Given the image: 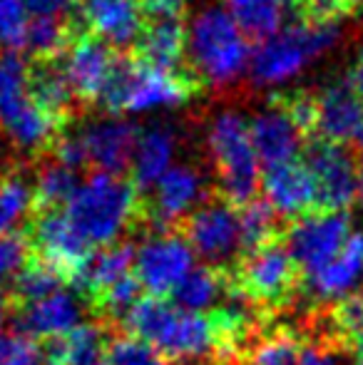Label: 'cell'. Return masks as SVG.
Wrapping results in <instances>:
<instances>
[{"mask_svg": "<svg viewBox=\"0 0 363 365\" xmlns=\"http://www.w3.org/2000/svg\"><path fill=\"white\" fill-rule=\"evenodd\" d=\"M135 259H137V246L132 239H122L117 244L92 249V254L83 264L80 274L75 276L70 289L83 298L90 311V306L102 293H107L117 281L135 271Z\"/></svg>", "mask_w": 363, "mask_h": 365, "instance_id": "cell-19", "label": "cell"}, {"mask_svg": "<svg viewBox=\"0 0 363 365\" xmlns=\"http://www.w3.org/2000/svg\"><path fill=\"white\" fill-rule=\"evenodd\" d=\"M351 234L354 231H351L349 212H311L296 221H289L286 246L309 279L344 251Z\"/></svg>", "mask_w": 363, "mask_h": 365, "instance_id": "cell-9", "label": "cell"}, {"mask_svg": "<svg viewBox=\"0 0 363 365\" xmlns=\"http://www.w3.org/2000/svg\"><path fill=\"white\" fill-rule=\"evenodd\" d=\"M359 197L363 204V154H361V162H359Z\"/></svg>", "mask_w": 363, "mask_h": 365, "instance_id": "cell-44", "label": "cell"}, {"mask_svg": "<svg viewBox=\"0 0 363 365\" xmlns=\"http://www.w3.org/2000/svg\"><path fill=\"white\" fill-rule=\"evenodd\" d=\"M140 127L125 117H102L92 120L80 130L90 157L92 172H110L120 177H130L132 159H135Z\"/></svg>", "mask_w": 363, "mask_h": 365, "instance_id": "cell-13", "label": "cell"}, {"mask_svg": "<svg viewBox=\"0 0 363 365\" xmlns=\"http://www.w3.org/2000/svg\"><path fill=\"white\" fill-rule=\"evenodd\" d=\"M274 102H279L289 117L296 122L301 132H304L306 140L316 135V117H319V105H316V95L314 92H289V95H274Z\"/></svg>", "mask_w": 363, "mask_h": 365, "instance_id": "cell-34", "label": "cell"}, {"mask_svg": "<svg viewBox=\"0 0 363 365\" xmlns=\"http://www.w3.org/2000/svg\"><path fill=\"white\" fill-rule=\"evenodd\" d=\"M232 284L272 318L296 311L304 301L306 276L286 246V234L237 261Z\"/></svg>", "mask_w": 363, "mask_h": 365, "instance_id": "cell-5", "label": "cell"}, {"mask_svg": "<svg viewBox=\"0 0 363 365\" xmlns=\"http://www.w3.org/2000/svg\"><path fill=\"white\" fill-rule=\"evenodd\" d=\"M28 87L33 102L58 122L63 130H68L70 122L80 112V105L75 100V92L70 87V80L65 75L63 58L58 60H28Z\"/></svg>", "mask_w": 363, "mask_h": 365, "instance_id": "cell-20", "label": "cell"}, {"mask_svg": "<svg viewBox=\"0 0 363 365\" xmlns=\"http://www.w3.org/2000/svg\"><path fill=\"white\" fill-rule=\"evenodd\" d=\"M85 301L73 289L58 291L53 296L43 298L38 303H28V306L10 308V318H13V328L25 336H33L38 341H48L55 336H65L73 328L80 326V318L85 311Z\"/></svg>", "mask_w": 363, "mask_h": 365, "instance_id": "cell-16", "label": "cell"}, {"mask_svg": "<svg viewBox=\"0 0 363 365\" xmlns=\"http://www.w3.org/2000/svg\"><path fill=\"white\" fill-rule=\"evenodd\" d=\"M80 172L65 167L63 162H58L50 154H43L38 159L35 167V212H53V209H65L68 202L75 197V192L80 189Z\"/></svg>", "mask_w": 363, "mask_h": 365, "instance_id": "cell-27", "label": "cell"}, {"mask_svg": "<svg viewBox=\"0 0 363 365\" xmlns=\"http://www.w3.org/2000/svg\"><path fill=\"white\" fill-rule=\"evenodd\" d=\"M363 274V234H351L349 244L339 256L319 274L309 276L304 286V296L309 303H331L346 296V291Z\"/></svg>", "mask_w": 363, "mask_h": 365, "instance_id": "cell-23", "label": "cell"}, {"mask_svg": "<svg viewBox=\"0 0 363 365\" xmlns=\"http://www.w3.org/2000/svg\"><path fill=\"white\" fill-rule=\"evenodd\" d=\"M232 289V274L219 266H194L187 276L175 286L170 293V301L182 311L192 313H209L217 306H222Z\"/></svg>", "mask_w": 363, "mask_h": 365, "instance_id": "cell-25", "label": "cell"}, {"mask_svg": "<svg viewBox=\"0 0 363 365\" xmlns=\"http://www.w3.org/2000/svg\"><path fill=\"white\" fill-rule=\"evenodd\" d=\"M33 18H75L80 0H25Z\"/></svg>", "mask_w": 363, "mask_h": 365, "instance_id": "cell-36", "label": "cell"}, {"mask_svg": "<svg viewBox=\"0 0 363 365\" xmlns=\"http://www.w3.org/2000/svg\"><path fill=\"white\" fill-rule=\"evenodd\" d=\"M334 358H336V353L329 351V348L314 346V343H306L304 358H301L299 365H336Z\"/></svg>", "mask_w": 363, "mask_h": 365, "instance_id": "cell-39", "label": "cell"}, {"mask_svg": "<svg viewBox=\"0 0 363 365\" xmlns=\"http://www.w3.org/2000/svg\"><path fill=\"white\" fill-rule=\"evenodd\" d=\"M227 13L237 20L242 33L254 43H264L279 33L296 8L294 0H222Z\"/></svg>", "mask_w": 363, "mask_h": 365, "instance_id": "cell-26", "label": "cell"}, {"mask_svg": "<svg viewBox=\"0 0 363 365\" xmlns=\"http://www.w3.org/2000/svg\"><path fill=\"white\" fill-rule=\"evenodd\" d=\"M28 5L25 0H0V45L8 50H20L28 28Z\"/></svg>", "mask_w": 363, "mask_h": 365, "instance_id": "cell-35", "label": "cell"}, {"mask_svg": "<svg viewBox=\"0 0 363 365\" xmlns=\"http://www.w3.org/2000/svg\"><path fill=\"white\" fill-rule=\"evenodd\" d=\"M301 162L309 167L316 187L314 212H349L359 197V164L346 145L311 137Z\"/></svg>", "mask_w": 363, "mask_h": 365, "instance_id": "cell-8", "label": "cell"}, {"mask_svg": "<svg viewBox=\"0 0 363 365\" xmlns=\"http://www.w3.org/2000/svg\"><path fill=\"white\" fill-rule=\"evenodd\" d=\"M356 365H363V353L361 356H356Z\"/></svg>", "mask_w": 363, "mask_h": 365, "instance_id": "cell-45", "label": "cell"}, {"mask_svg": "<svg viewBox=\"0 0 363 365\" xmlns=\"http://www.w3.org/2000/svg\"><path fill=\"white\" fill-rule=\"evenodd\" d=\"M341 18H356L363 13V0H341Z\"/></svg>", "mask_w": 363, "mask_h": 365, "instance_id": "cell-41", "label": "cell"}, {"mask_svg": "<svg viewBox=\"0 0 363 365\" xmlns=\"http://www.w3.org/2000/svg\"><path fill=\"white\" fill-rule=\"evenodd\" d=\"M25 234L33 246V254L40 261H45L53 271H58L65 284L73 286L75 276L80 274L92 249L73 229L65 209L35 212L25 224Z\"/></svg>", "mask_w": 363, "mask_h": 365, "instance_id": "cell-10", "label": "cell"}, {"mask_svg": "<svg viewBox=\"0 0 363 365\" xmlns=\"http://www.w3.org/2000/svg\"><path fill=\"white\" fill-rule=\"evenodd\" d=\"M339 5H341V0H294L296 13L306 15V18H334V20H341Z\"/></svg>", "mask_w": 363, "mask_h": 365, "instance_id": "cell-38", "label": "cell"}, {"mask_svg": "<svg viewBox=\"0 0 363 365\" xmlns=\"http://www.w3.org/2000/svg\"><path fill=\"white\" fill-rule=\"evenodd\" d=\"M0 365H48L43 341L18 331L0 336Z\"/></svg>", "mask_w": 363, "mask_h": 365, "instance_id": "cell-32", "label": "cell"}, {"mask_svg": "<svg viewBox=\"0 0 363 365\" xmlns=\"http://www.w3.org/2000/svg\"><path fill=\"white\" fill-rule=\"evenodd\" d=\"M341 35V20L306 18L294 13V18L276 35L257 43L249 60V73L257 87L279 85L299 75L319 55L334 48Z\"/></svg>", "mask_w": 363, "mask_h": 365, "instance_id": "cell-4", "label": "cell"}, {"mask_svg": "<svg viewBox=\"0 0 363 365\" xmlns=\"http://www.w3.org/2000/svg\"><path fill=\"white\" fill-rule=\"evenodd\" d=\"M239 221H242V259L281 239L289 226L264 197H257L247 207L239 209Z\"/></svg>", "mask_w": 363, "mask_h": 365, "instance_id": "cell-30", "label": "cell"}, {"mask_svg": "<svg viewBox=\"0 0 363 365\" xmlns=\"http://www.w3.org/2000/svg\"><path fill=\"white\" fill-rule=\"evenodd\" d=\"M5 316H8V301H5V291H0V328L5 323Z\"/></svg>", "mask_w": 363, "mask_h": 365, "instance_id": "cell-42", "label": "cell"}, {"mask_svg": "<svg viewBox=\"0 0 363 365\" xmlns=\"http://www.w3.org/2000/svg\"><path fill=\"white\" fill-rule=\"evenodd\" d=\"M105 361L107 365H175L157 348L120 328H105Z\"/></svg>", "mask_w": 363, "mask_h": 365, "instance_id": "cell-31", "label": "cell"}, {"mask_svg": "<svg viewBox=\"0 0 363 365\" xmlns=\"http://www.w3.org/2000/svg\"><path fill=\"white\" fill-rule=\"evenodd\" d=\"M115 58L117 50L97 35L88 33V30L73 40L68 53L63 55V65L80 110L97 107V100L105 90V82L112 73Z\"/></svg>", "mask_w": 363, "mask_h": 365, "instance_id": "cell-12", "label": "cell"}, {"mask_svg": "<svg viewBox=\"0 0 363 365\" xmlns=\"http://www.w3.org/2000/svg\"><path fill=\"white\" fill-rule=\"evenodd\" d=\"M194 251L180 231L145 236L137 249L135 276L150 296L170 298L175 286L194 269Z\"/></svg>", "mask_w": 363, "mask_h": 365, "instance_id": "cell-11", "label": "cell"}, {"mask_svg": "<svg viewBox=\"0 0 363 365\" xmlns=\"http://www.w3.org/2000/svg\"><path fill=\"white\" fill-rule=\"evenodd\" d=\"M351 82H354V87L363 97V45L359 50V58H356V63H354V70H351Z\"/></svg>", "mask_w": 363, "mask_h": 365, "instance_id": "cell-40", "label": "cell"}, {"mask_svg": "<svg viewBox=\"0 0 363 365\" xmlns=\"http://www.w3.org/2000/svg\"><path fill=\"white\" fill-rule=\"evenodd\" d=\"M33 259V246L25 229L0 236V281H13L15 274Z\"/></svg>", "mask_w": 363, "mask_h": 365, "instance_id": "cell-33", "label": "cell"}, {"mask_svg": "<svg viewBox=\"0 0 363 365\" xmlns=\"http://www.w3.org/2000/svg\"><path fill=\"white\" fill-rule=\"evenodd\" d=\"M3 152H5V147H3V137H0V172H5V169L13 167V162H5L3 159Z\"/></svg>", "mask_w": 363, "mask_h": 365, "instance_id": "cell-43", "label": "cell"}, {"mask_svg": "<svg viewBox=\"0 0 363 365\" xmlns=\"http://www.w3.org/2000/svg\"><path fill=\"white\" fill-rule=\"evenodd\" d=\"M65 281L60 279L58 271L50 269L45 261H40L33 254V259L15 274V279L5 289V301H8V311L18 306H28V303H38L43 298L53 296V293L65 289Z\"/></svg>", "mask_w": 363, "mask_h": 365, "instance_id": "cell-29", "label": "cell"}, {"mask_svg": "<svg viewBox=\"0 0 363 365\" xmlns=\"http://www.w3.org/2000/svg\"><path fill=\"white\" fill-rule=\"evenodd\" d=\"M145 20H184L187 0H140Z\"/></svg>", "mask_w": 363, "mask_h": 365, "instance_id": "cell-37", "label": "cell"}, {"mask_svg": "<svg viewBox=\"0 0 363 365\" xmlns=\"http://www.w3.org/2000/svg\"><path fill=\"white\" fill-rule=\"evenodd\" d=\"M207 149L217 174V194L237 209L254 202L262 189V162L252 142L247 117L234 110L219 112L207 132Z\"/></svg>", "mask_w": 363, "mask_h": 365, "instance_id": "cell-6", "label": "cell"}, {"mask_svg": "<svg viewBox=\"0 0 363 365\" xmlns=\"http://www.w3.org/2000/svg\"><path fill=\"white\" fill-rule=\"evenodd\" d=\"M204 85L189 70L167 73L137 60L132 53H117L112 73L105 82L97 107L107 115L120 117L155 107H172L197 97Z\"/></svg>", "mask_w": 363, "mask_h": 365, "instance_id": "cell-2", "label": "cell"}, {"mask_svg": "<svg viewBox=\"0 0 363 365\" xmlns=\"http://www.w3.org/2000/svg\"><path fill=\"white\" fill-rule=\"evenodd\" d=\"M142 63L167 73L187 70V20H145V28L132 48Z\"/></svg>", "mask_w": 363, "mask_h": 365, "instance_id": "cell-21", "label": "cell"}, {"mask_svg": "<svg viewBox=\"0 0 363 365\" xmlns=\"http://www.w3.org/2000/svg\"><path fill=\"white\" fill-rule=\"evenodd\" d=\"M28 70L30 63L20 50H8L0 55V130L5 132L38 110L30 97Z\"/></svg>", "mask_w": 363, "mask_h": 365, "instance_id": "cell-24", "label": "cell"}, {"mask_svg": "<svg viewBox=\"0 0 363 365\" xmlns=\"http://www.w3.org/2000/svg\"><path fill=\"white\" fill-rule=\"evenodd\" d=\"M80 23L117 53H132L145 28L140 0H80Z\"/></svg>", "mask_w": 363, "mask_h": 365, "instance_id": "cell-14", "label": "cell"}, {"mask_svg": "<svg viewBox=\"0 0 363 365\" xmlns=\"http://www.w3.org/2000/svg\"><path fill=\"white\" fill-rule=\"evenodd\" d=\"M249 130H252V142L259 162H262V169L296 162V154L309 142L304 132L296 127V122L289 117V112L274 100H269L267 110H262L249 122Z\"/></svg>", "mask_w": 363, "mask_h": 365, "instance_id": "cell-18", "label": "cell"}, {"mask_svg": "<svg viewBox=\"0 0 363 365\" xmlns=\"http://www.w3.org/2000/svg\"><path fill=\"white\" fill-rule=\"evenodd\" d=\"M316 105H319V117H316L314 137L334 145L356 142L363 130V97L351 77L331 80L324 90L316 92Z\"/></svg>", "mask_w": 363, "mask_h": 365, "instance_id": "cell-15", "label": "cell"}, {"mask_svg": "<svg viewBox=\"0 0 363 365\" xmlns=\"http://www.w3.org/2000/svg\"><path fill=\"white\" fill-rule=\"evenodd\" d=\"M175 149H177V135L172 127L155 125L140 132L135 159H132V169H130V179L135 182L137 192L142 197H147L155 189V184L172 169L170 164L172 157H175Z\"/></svg>", "mask_w": 363, "mask_h": 365, "instance_id": "cell-22", "label": "cell"}, {"mask_svg": "<svg viewBox=\"0 0 363 365\" xmlns=\"http://www.w3.org/2000/svg\"><path fill=\"white\" fill-rule=\"evenodd\" d=\"M35 184L20 164L0 172V236L25 229L33 217Z\"/></svg>", "mask_w": 363, "mask_h": 365, "instance_id": "cell-28", "label": "cell"}, {"mask_svg": "<svg viewBox=\"0 0 363 365\" xmlns=\"http://www.w3.org/2000/svg\"><path fill=\"white\" fill-rule=\"evenodd\" d=\"M65 214L80 239L90 249H100L140 234L142 194L130 177L90 172V177L68 202Z\"/></svg>", "mask_w": 363, "mask_h": 365, "instance_id": "cell-1", "label": "cell"}, {"mask_svg": "<svg viewBox=\"0 0 363 365\" xmlns=\"http://www.w3.org/2000/svg\"><path fill=\"white\" fill-rule=\"evenodd\" d=\"M249 60L247 35L227 8L209 5L187 23V70L204 87H229Z\"/></svg>", "mask_w": 363, "mask_h": 365, "instance_id": "cell-3", "label": "cell"}, {"mask_svg": "<svg viewBox=\"0 0 363 365\" xmlns=\"http://www.w3.org/2000/svg\"><path fill=\"white\" fill-rule=\"evenodd\" d=\"M192 251L209 266L232 271L242 259V221L239 209L219 197L217 189L177 226Z\"/></svg>", "mask_w": 363, "mask_h": 365, "instance_id": "cell-7", "label": "cell"}, {"mask_svg": "<svg viewBox=\"0 0 363 365\" xmlns=\"http://www.w3.org/2000/svg\"><path fill=\"white\" fill-rule=\"evenodd\" d=\"M262 194L286 224L316 209L314 177L301 159L262 169Z\"/></svg>", "mask_w": 363, "mask_h": 365, "instance_id": "cell-17", "label": "cell"}]
</instances>
